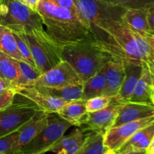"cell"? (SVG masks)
<instances>
[{
  "label": "cell",
  "mask_w": 154,
  "mask_h": 154,
  "mask_svg": "<svg viewBox=\"0 0 154 154\" xmlns=\"http://www.w3.org/2000/svg\"><path fill=\"white\" fill-rule=\"evenodd\" d=\"M113 97L101 95V96L95 97V98L89 99L86 102V107L87 111L88 113H93V112L99 111L108 107L111 103Z\"/></svg>",
  "instance_id": "f546056e"
},
{
  "label": "cell",
  "mask_w": 154,
  "mask_h": 154,
  "mask_svg": "<svg viewBox=\"0 0 154 154\" xmlns=\"http://www.w3.org/2000/svg\"><path fill=\"white\" fill-rule=\"evenodd\" d=\"M152 93H153V86H152L150 72L145 62H143V70L141 78L137 83L135 90L129 101L153 104Z\"/></svg>",
  "instance_id": "ffe728a7"
},
{
  "label": "cell",
  "mask_w": 154,
  "mask_h": 154,
  "mask_svg": "<svg viewBox=\"0 0 154 154\" xmlns=\"http://www.w3.org/2000/svg\"><path fill=\"white\" fill-rule=\"evenodd\" d=\"M0 51L19 61H23L13 31L3 25H0Z\"/></svg>",
  "instance_id": "cb8c5ba5"
},
{
  "label": "cell",
  "mask_w": 154,
  "mask_h": 154,
  "mask_svg": "<svg viewBox=\"0 0 154 154\" xmlns=\"http://www.w3.org/2000/svg\"><path fill=\"white\" fill-rule=\"evenodd\" d=\"M23 35L30 48L36 69L42 73L61 61L62 48L56 45L46 30L41 33H23Z\"/></svg>",
  "instance_id": "8992f818"
},
{
  "label": "cell",
  "mask_w": 154,
  "mask_h": 154,
  "mask_svg": "<svg viewBox=\"0 0 154 154\" xmlns=\"http://www.w3.org/2000/svg\"><path fill=\"white\" fill-rule=\"evenodd\" d=\"M15 93L24 97L34 102L38 107L48 113H57L68 101L53 98L42 93L33 86L17 87L14 89Z\"/></svg>",
  "instance_id": "4fadbf2b"
},
{
  "label": "cell",
  "mask_w": 154,
  "mask_h": 154,
  "mask_svg": "<svg viewBox=\"0 0 154 154\" xmlns=\"http://www.w3.org/2000/svg\"><path fill=\"white\" fill-rule=\"evenodd\" d=\"M147 39V40H148L149 43L150 44V45H151L152 48L154 49V36H149V37H146Z\"/></svg>",
  "instance_id": "ab89813d"
},
{
  "label": "cell",
  "mask_w": 154,
  "mask_h": 154,
  "mask_svg": "<svg viewBox=\"0 0 154 154\" xmlns=\"http://www.w3.org/2000/svg\"><path fill=\"white\" fill-rule=\"evenodd\" d=\"M153 60V61H154V59H153V60Z\"/></svg>",
  "instance_id": "f6af8a7d"
},
{
  "label": "cell",
  "mask_w": 154,
  "mask_h": 154,
  "mask_svg": "<svg viewBox=\"0 0 154 154\" xmlns=\"http://www.w3.org/2000/svg\"><path fill=\"white\" fill-rule=\"evenodd\" d=\"M145 63L147 64V67H148L150 78H151L152 86H153V88H154V62L153 60H148V61L145 62Z\"/></svg>",
  "instance_id": "8d00e7d4"
},
{
  "label": "cell",
  "mask_w": 154,
  "mask_h": 154,
  "mask_svg": "<svg viewBox=\"0 0 154 154\" xmlns=\"http://www.w3.org/2000/svg\"><path fill=\"white\" fill-rule=\"evenodd\" d=\"M14 37L15 39H16L18 49H19L20 53L21 56H22L23 59V61L35 67V64L32 57L30 48L23 33H14Z\"/></svg>",
  "instance_id": "f1b7e54d"
},
{
  "label": "cell",
  "mask_w": 154,
  "mask_h": 154,
  "mask_svg": "<svg viewBox=\"0 0 154 154\" xmlns=\"http://www.w3.org/2000/svg\"><path fill=\"white\" fill-rule=\"evenodd\" d=\"M154 138V122L137 131L118 150L117 154L125 152L147 151Z\"/></svg>",
  "instance_id": "d6986e66"
},
{
  "label": "cell",
  "mask_w": 154,
  "mask_h": 154,
  "mask_svg": "<svg viewBox=\"0 0 154 154\" xmlns=\"http://www.w3.org/2000/svg\"><path fill=\"white\" fill-rule=\"evenodd\" d=\"M154 116V105L141 103L125 102L121 104L114 127L132 121L139 120Z\"/></svg>",
  "instance_id": "5bb4252c"
},
{
  "label": "cell",
  "mask_w": 154,
  "mask_h": 154,
  "mask_svg": "<svg viewBox=\"0 0 154 154\" xmlns=\"http://www.w3.org/2000/svg\"><path fill=\"white\" fill-rule=\"evenodd\" d=\"M104 154H117V152L114 150H111V149H108Z\"/></svg>",
  "instance_id": "60d3db41"
},
{
  "label": "cell",
  "mask_w": 154,
  "mask_h": 154,
  "mask_svg": "<svg viewBox=\"0 0 154 154\" xmlns=\"http://www.w3.org/2000/svg\"><path fill=\"white\" fill-rule=\"evenodd\" d=\"M36 11L48 35L60 48L95 41L90 27L81 17L52 0H40Z\"/></svg>",
  "instance_id": "6da1fadb"
},
{
  "label": "cell",
  "mask_w": 154,
  "mask_h": 154,
  "mask_svg": "<svg viewBox=\"0 0 154 154\" xmlns=\"http://www.w3.org/2000/svg\"><path fill=\"white\" fill-rule=\"evenodd\" d=\"M146 13L150 32L152 36H154V3L146 8Z\"/></svg>",
  "instance_id": "836d02e7"
},
{
  "label": "cell",
  "mask_w": 154,
  "mask_h": 154,
  "mask_svg": "<svg viewBox=\"0 0 154 154\" xmlns=\"http://www.w3.org/2000/svg\"><path fill=\"white\" fill-rule=\"evenodd\" d=\"M57 154H67V153H66L64 150H61V151H60L59 152H57Z\"/></svg>",
  "instance_id": "ee69618b"
},
{
  "label": "cell",
  "mask_w": 154,
  "mask_h": 154,
  "mask_svg": "<svg viewBox=\"0 0 154 154\" xmlns=\"http://www.w3.org/2000/svg\"><path fill=\"white\" fill-rule=\"evenodd\" d=\"M19 60L0 51V78L14 84L20 77Z\"/></svg>",
  "instance_id": "d4e9b609"
},
{
  "label": "cell",
  "mask_w": 154,
  "mask_h": 154,
  "mask_svg": "<svg viewBox=\"0 0 154 154\" xmlns=\"http://www.w3.org/2000/svg\"><path fill=\"white\" fill-rule=\"evenodd\" d=\"M16 93L14 89H9L0 94V111L5 110L13 103Z\"/></svg>",
  "instance_id": "1f68e13d"
},
{
  "label": "cell",
  "mask_w": 154,
  "mask_h": 154,
  "mask_svg": "<svg viewBox=\"0 0 154 154\" xmlns=\"http://www.w3.org/2000/svg\"><path fill=\"white\" fill-rule=\"evenodd\" d=\"M125 69V78L116 98L121 103L128 102L133 93L137 83L141 78L143 62H123Z\"/></svg>",
  "instance_id": "9a60e30c"
},
{
  "label": "cell",
  "mask_w": 154,
  "mask_h": 154,
  "mask_svg": "<svg viewBox=\"0 0 154 154\" xmlns=\"http://www.w3.org/2000/svg\"><path fill=\"white\" fill-rule=\"evenodd\" d=\"M88 24L96 42H103L111 26L123 20L126 9L110 5L100 0H75Z\"/></svg>",
  "instance_id": "3957f363"
},
{
  "label": "cell",
  "mask_w": 154,
  "mask_h": 154,
  "mask_svg": "<svg viewBox=\"0 0 154 154\" xmlns=\"http://www.w3.org/2000/svg\"><path fill=\"white\" fill-rule=\"evenodd\" d=\"M120 154H147V151H140V152H125Z\"/></svg>",
  "instance_id": "f35d334b"
},
{
  "label": "cell",
  "mask_w": 154,
  "mask_h": 154,
  "mask_svg": "<svg viewBox=\"0 0 154 154\" xmlns=\"http://www.w3.org/2000/svg\"><path fill=\"white\" fill-rule=\"evenodd\" d=\"M106 88V77H105V64L96 75L92 76L83 83L82 98L84 101L95 97L104 95Z\"/></svg>",
  "instance_id": "7402d4cb"
},
{
  "label": "cell",
  "mask_w": 154,
  "mask_h": 154,
  "mask_svg": "<svg viewBox=\"0 0 154 154\" xmlns=\"http://www.w3.org/2000/svg\"><path fill=\"white\" fill-rule=\"evenodd\" d=\"M12 154H26V153H25V152H23V151H21L20 149V150L16 151V152H14V153H12ZM40 154H42V153H40Z\"/></svg>",
  "instance_id": "b9f144b4"
},
{
  "label": "cell",
  "mask_w": 154,
  "mask_h": 154,
  "mask_svg": "<svg viewBox=\"0 0 154 154\" xmlns=\"http://www.w3.org/2000/svg\"><path fill=\"white\" fill-rule=\"evenodd\" d=\"M123 21L132 30L144 37L151 36L150 27L147 22L146 9H126L123 17Z\"/></svg>",
  "instance_id": "44dd1931"
},
{
  "label": "cell",
  "mask_w": 154,
  "mask_h": 154,
  "mask_svg": "<svg viewBox=\"0 0 154 154\" xmlns=\"http://www.w3.org/2000/svg\"><path fill=\"white\" fill-rule=\"evenodd\" d=\"M9 89H13V85L8 80L0 78V94Z\"/></svg>",
  "instance_id": "e575fe53"
},
{
  "label": "cell",
  "mask_w": 154,
  "mask_h": 154,
  "mask_svg": "<svg viewBox=\"0 0 154 154\" xmlns=\"http://www.w3.org/2000/svg\"><path fill=\"white\" fill-rule=\"evenodd\" d=\"M147 154H154V138L147 149Z\"/></svg>",
  "instance_id": "74e56055"
},
{
  "label": "cell",
  "mask_w": 154,
  "mask_h": 154,
  "mask_svg": "<svg viewBox=\"0 0 154 154\" xmlns=\"http://www.w3.org/2000/svg\"><path fill=\"white\" fill-rule=\"evenodd\" d=\"M93 44L111 60L147 62L154 58V49L147 38L132 30L123 19L111 26L103 42Z\"/></svg>",
  "instance_id": "7a4b0ae2"
},
{
  "label": "cell",
  "mask_w": 154,
  "mask_h": 154,
  "mask_svg": "<svg viewBox=\"0 0 154 154\" xmlns=\"http://www.w3.org/2000/svg\"><path fill=\"white\" fill-rule=\"evenodd\" d=\"M20 77L13 85V89L17 87L29 86L42 75V72L34 66L24 61H20Z\"/></svg>",
  "instance_id": "4316f807"
},
{
  "label": "cell",
  "mask_w": 154,
  "mask_h": 154,
  "mask_svg": "<svg viewBox=\"0 0 154 154\" xmlns=\"http://www.w3.org/2000/svg\"><path fill=\"white\" fill-rule=\"evenodd\" d=\"M154 122V116L132 121L111 128L104 135V145L108 149L117 152L137 131Z\"/></svg>",
  "instance_id": "30bf717a"
},
{
  "label": "cell",
  "mask_w": 154,
  "mask_h": 154,
  "mask_svg": "<svg viewBox=\"0 0 154 154\" xmlns=\"http://www.w3.org/2000/svg\"><path fill=\"white\" fill-rule=\"evenodd\" d=\"M110 5L123 8L124 9H146L154 3V0H100Z\"/></svg>",
  "instance_id": "83f0119b"
},
{
  "label": "cell",
  "mask_w": 154,
  "mask_h": 154,
  "mask_svg": "<svg viewBox=\"0 0 154 154\" xmlns=\"http://www.w3.org/2000/svg\"><path fill=\"white\" fill-rule=\"evenodd\" d=\"M0 25L13 33H41L45 31L37 11L31 10L20 0H0Z\"/></svg>",
  "instance_id": "5b68a950"
},
{
  "label": "cell",
  "mask_w": 154,
  "mask_h": 154,
  "mask_svg": "<svg viewBox=\"0 0 154 154\" xmlns=\"http://www.w3.org/2000/svg\"><path fill=\"white\" fill-rule=\"evenodd\" d=\"M93 42H81L62 48V60L74 68L83 83L96 75L108 60H111L108 54L95 46Z\"/></svg>",
  "instance_id": "277c9868"
},
{
  "label": "cell",
  "mask_w": 154,
  "mask_h": 154,
  "mask_svg": "<svg viewBox=\"0 0 154 154\" xmlns=\"http://www.w3.org/2000/svg\"><path fill=\"white\" fill-rule=\"evenodd\" d=\"M90 132L84 127H78L69 134L60 137L50 148L48 152L57 153L60 151L64 150L67 154H75L84 144Z\"/></svg>",
  "instance_id": "2e32d148"
},
{
  "label": "cell",
  "mask_w": 154,
  "mask_h": 154,
  "mask_svg": "<svg viewBox=\"0 0 154 154\" xmlns=\"http://www.w3.org/2000/svg\"><path fill=\"white\" fill-rule=\"evenodd\" d=\"M86 102L87 101L82 99L69 101L57 113L59 116L67 121L72 125L81 127L84 125L88 116Z\"/></svg>",
  "instance_id": "ac0fdd59"
},
{
  "label": "cell",
  "mask_w": 154,
  "mask_h": 154,
  "mask_svg": "<svg viewBox=\"0 0 154 154\" xmlns=\"http://www.w3.org/2000/svg\"><path fill=\"white\" fill-rule=\"evenodd\" d=\"M42 93L55 98L69 101L81 100L82 98L83 84L76 85H69L62 88H47L41 86H33Z\"/></svg>",
  "instance_id": "603a6c76"
},
{
  "label": "cell",
  "mask_w": 154,
  "mask_h": 154,
  "mask_svg": "<svg viewBox=\"0 0 154 154\" xmlns=\"http://www.w3.org/2000/svg\"><path fill=\"white\" fill-rule=\"evenodd\" d=\"M18 130L0 137V154H10L18 137Z\"/></svg>",
  "instance_id": "4dcf8cb0"
},
{
  "label": "cell",
  "mask_w": 154,
  "mask_h": 154,
  "mask_svg": "<svg viewBox=\"0 0 154 154\" xmlns=\"http://www.w3.org/2000/svg\"><path fill=\"white\" fill-rule=\"evenodd\" d=\"M82 84V79L74 68L67 61L62 60L51 69L42 73L29 86L62 88Z\"/></svg>",
  "instance_id": "9c48e42d"
},
{
  "label": "cell",
  "mask_w": 154,
  "mask_h": 154,
  "mask_svg": "<svg viewBox=\"0 0 154 154\" xmlns=\"http://www.w3.org/2000/svg\"><path fill=\"white\" fill-rule=\"evenodd\" d=\"M49 113L45 110H41L18 129V137L10 154L20 150L48 126Z\"/></svg>",
  "instance_id": "7c38bea8"
},
{
  "label": "cell",
  "mask_w": 154,
  "mask_h": 154,
  "mask_svg": "<svg viewBox=\"0 0 154 154\" xmlns=\"http://www.w3.org/2000/svg\"><path fill=\"white\" fill-rule=\"evenodd\" d=\"M106 88L104 95L115 97L118 94L125 78L124 65L122 61L108 60L105 63Z\"/></svg>",
  "instance_id": "e0dca14e"
},
{
  "label": "cell",
  "mask_w": 154,
  "mask_h": 154,
  "mask_svg": "<svg viewBox=\"0 0 154 154\" xmlns=\"http://www.w3.org/2000/svg\"><path fill=\"white\" fill-rule=\"evenodd\" d=\"M152 102L154 105V88H153V93H152Z\"/></svg>",
  "instance_id": "7bdbcfd3"
},
{
  "label": "cell",
  "mask_w": 154,
  "mask_h": 154,
  "mask_svg": "<svg viewBox=\"0 0 154 154\" xmlns=\"http://www.w3.org/2000/svg\"><path fill=\"white\" fill-rule=\"evenodd\" d=\"M153 62H154V61H153Z\"/></svg>",
  "instance_id": "bcb514c9"
},
{
  "label": "cell",
  "mask_w": 154,
  "mask_h": 154,
  "mask_svg": "<svg viewBox=\"0 0 154 154\" xmlns=\"http://www.w3.org/2000/svg\"><path fill=\"white\" fill-rule=\"evenodd\" d=\"M108 149L104 145V135L90 131L84 144L75 154H104Z\"/></svg>",
  "instance_id": "484cf974"
},
{
  "label": "cell",
  "mask_w": 154,
  "mask_h": 154,
  "mask_svg": "<svg viewBox=\"0 0 154 154\" xmlns=\"http://www.w3.org/2000/svg\"><path fill=\"white\" fill-rule=\"evenodd\" d=\"M122 104L116 97H113L108 107L99 111L88 113L87 120L81 127L87 131L105 135L114 125Z\"/></svg>",
  "instance_id": "8fae6325"
},
{
  "label": "cell",
  "mask_w": 154,
  "mask_h": 154,
  "mask_svg": "<svg viewBox=\"0 0 154 154\" xmlns=\"http://www.w3.org/2000/svg\"><path fill=\"white\" fill-rule=\"evenodd\" d=\"M24 5L27 6V7L29 8L31 10L36 11V9H37V6L38 5V2L40 0H20Z\"/></svg>",
  "instance_id": "d590c367"
},
{
  "label": "cell",
  "mask_w": 154,
  "mask_h": 154,
  "mask_svg": "<svg viewBox=\"0 0 154 154\" xmlns=\"http://www.w3.org/2000/svg\"><path fill=\"white\" fill-rule=\"evenodd\" d=\"M71 126L72 125L69 122L62 119L57 113H50L48 126L20 150L26 154H45Z\"/></svg>",
  "instance_id": "ba28073f"
},
{
  "label": "cell",
  "mask_w": 154,
  "mask_h": 154,
  "mask_svg": "<svg viewBox=\"0 0 154 154\" xmlns=\"http://www.w3.org/2000/svg\"><path fill=\"white\" fill-rule=\"evenodd\" d=\"M41 110L34 102L16 94L11 105L0 111V137L17 131Z\"/></svg>",
  "instance_id": "52a82bcc"
},
{
  "label": "cell",
  "mask_w": 154,
  "mask_h": 154,
  "mask_svg": "<svg viewBox=\"0 0 154 154\" xmlns=\"http://www.w3.org/2000/svg\"><path fill=\"white\" fill-rule=\"evenodd\" d=\"M52 1H54L56 4L60 6V7L64 8H66V9H68V10L71 11H72L73 13H75V14H77V15H78L79 17H81V18L84 20V18H83L82 16H81V13H80L79 9H78V5H77V4H76V2H75V0H52ZM86 24H87V22H86ZM87 25H88V24H87Z\"/></svg>",
  "instance_id": "d6a6232c"
}]
</instances>
